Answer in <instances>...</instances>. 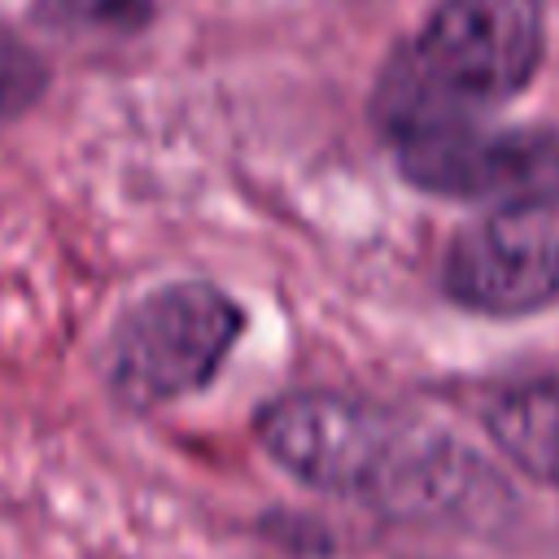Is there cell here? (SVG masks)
<instances>
[{"mask_svg": "<svg viewBox=\"0 0 559 559\" xmlns=\"http://www.w3.org/2000/svg\"><path fill=\"white\" fill-rule=\"evenodd\" d=\"M258 445L293 480L406 524H489L511 489L493 463L441 424L336 389L275 397Z\"/></svg>", "mask_w": 559, "mask_h": 559, "instance_id": "6da1fadb", "label": "cell"}, {"mask_svg": "<svg viewBox=\"0 0 559 559\" xmlns=\"http://www.w3.org/2000/svg\"><path fill=\"white\" fill-rule=\"evenodd\" d=\"M546 52L542 0H437L376 74L371 122L397 144L424 131L480 122L524 92Z\"/></svg>", "mask_w": 559, "mask_h": 559, "instance_id": "7a4b0ae2", "label": "cell"}, {"mask_svg": "<svg viewBox=\"0 0 559 559\" xmlns=\"http://www.w3.org/2000/svg\"><path fill=\"white\" fill-rule=\"evenodd\" d=\"M245 328V310L205 280L140 297L114 328L105 376L122 406L153 411L214 380Z\"/></svg>", "mask_w": 559, "mask_h": 559, "instance_id": "3957f363", "label": "cell"}, {"mask_svg": "<svg viewBox=\"0 0 559 559\" xmlns=\"http://www.w3.org/2000/svg\"><path fill=\"white\" fill-rule=\"evenodd\" d=\"M411 188L480 210L559 205V127L459 122L393 144Z\"/></svg>", "mask_w": 559, "mask_h": 559, "instance_id": "277c9868", "label": "cell"}, {"mask_svg": "<svg viewBox=\"0 0 559 559\" xmlns=\"http://www.w3.org/2000/svg\"><path fill=\"white\" fill-rule=\"evenodd\" d=\"M441 288L454 306L515 319L559 301V205L485 210L463 227L441 262Z\"/></svg>", "mask_w": 559, "mask_h": 559, "instance_id": "5b68a950", "label": "cell"}, {"mask_svg": "<svg viewBox=\"0 0 559 559\" xmlns=\"http://www.w3.org/2000/svg\"><path fill=\"white\" fill-rule=\"evenodd\" d=\"M489 441L533 480L559 489V380L502 384L480 402Z\"/></svg>", "mask_w": 559, "mask_h": 559, "instance_id": "8992f818", "label": "cell"}, {"mask_svg": "<svg viewBox=\"0 0 559 559\" xmlns=\"http://www.w3.org/2000/svg\"><path fill=\"white\" fill-rule=\"evenodd\" d=\"M153 9L157 0H35V17L70 35H135Z\"/></svg>", "mask_w": 559, "mask_h": 559, "instance_id": "52a82bcc", "label": "cell"}, {"mask_svg": "<svg viewBox=\"0 0 559 559\" xmlns=\"http://www.w3.org/2000/svg\"><path fill=\"white\" fill-rule=\"evenodd\" d=\"M48 87V66L44 57L0 22V127L22 118Z\"/></svg>", "mask_w": 559, "mask_h": 559, "instance_id": "ba28073f", "label": "cell"}]
</instances>
